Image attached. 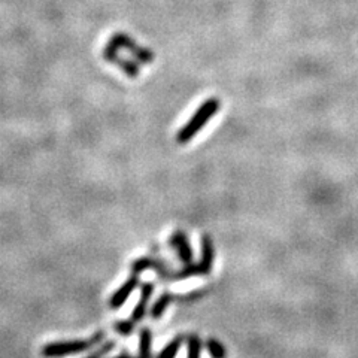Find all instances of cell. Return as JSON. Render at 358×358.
Returning <instances> with one entry per match:
<instances>
[{
  "mask_svg": "<svg viewBox=\"0 0 358 358\" xmlns=\"http://www.w3.org/2000/svg\"><path fill=\"white\" fill-rule=\"evenodd\" d=\"M103 338H105L103 331H96L93 336H90L88 339L51 342V343L43 345L42 355L45 358H62V357H67V355H75V354L92 350L93 346L102 342Z\"/></svg>",
  "mask_w": 358,
  "mask_h": 358,
  "instance_id": "6da1fadb",
  "label": "cell"
},
{
  "mask_svg": "<svg viewBox=\"0 0 358 358\" xmlns=\"http://www.w3.org/2000/svg\"><path fill=\"white\" fill-rule=\"evenodd\" d=\"M206 350L210 355V358H226L227 350L220 341L217 339H208L206 341Z\"/></svg>",
  "mask_w": 358,
  "mask_h": 358,
  "instance_id": "4fadbf2b",
  "label": "cell"
},
{
  "mask_svg": "<svg viewBox=\"0 0 358 358\" xmlns=\"http://www.w3.org/2000/svg\"><path fill=\"white\" fill-rule=\"evenodd\" d=\"M172 248L176 251L179 260H181L184 264L193 263L194 260V252H193V246L189 245V241L187 238V234L181 230H178L172 234V238L169 241Z\"/></svg>",
  "mask_w": 358,
  "mask_h": 358,
  "instance_id": "5b68a950",
  "label": "cell"
},
{
  "mask_svg": "<svg viewBox=\"0 0 358 358\" xmlns=\"http://www.w3.org/2000/svg\"><path fill=\"white\" fill-rule=\"evenodd\" d=\"M134 326H136V324H134L133 321H130V320H122V321H117V322H115L114 329H115V331H117L118 334H121V336H130V334L133 333V330H134Z\"/></svg>",
  "mask_w": 358,
  "mask_h": 358,
  "instance_id": "2e32d148",
  "label": "cell"
},
{
  "mask_svg": "<svg viewBox=\"0 0 358 358\" xmlns=\"http://www.w3.org/2000/svg\"><path fill=\"white\" fill-rule=\"evenodd\" d=\"M182 342H184L182 336H178V338H175L164 346V348L160 351V354L157 355V358H176V354L179 350H181Z\"/></svg>",
  "mask_w": 358,
  "mask_h": 358,
  "instance_id": "7c38bea8",
  "label": "cell"
},
{
  "mask_svg": "<svg viewBox=\"0 0 358 358\" xmlns=\"http://www.w3.org/2000/svg\"><path fill=\"white\" fill-rule=\"evenodd\" d=\"M145 271H155L157 273L162 276H164L167 272L171 271L169 266H167L164 262L152 259V257H142V259H138L136 262H133L131 264V272L134 275H139Z\"/></svg>",
  "mask_w": 358,
  "mask_h": 358,
  "instance_id": "9c48e42d",
  "label": "cell"
},
{
  "mask_svg": "<svg viewBox=\"0 0 358 358\" xmlns=\"http://www.w3.org/2000/svg\"><path fill=\"white\" fill-rule=\"evenodd\" d=\"M220 106H221L220 100L215 97H210L206 100V102L201 103L199 106V109L196 110V114L188 120V122L181 130L178 131V134H176L178 143L184 145V143L192 141L196 134L208 124L209 120L217 114V112L220 110Z\"/></svg>",
  "mask_w": 358,
  "mask_h": 358,
  "instance_id": "7a4b0ae2",
  "label": "cell"
},
{
  "mask_svg": "<svg viewBox=\"0 0 358 358\" xmlns=\"http://www.w3.org/2000/svg\"><path fill=\"white\" fill-rule=\"evenodd\" d=\"M103 57L108 63H112V64H115L117 67H120V69L130 78H136L139 75L138 63H134L133 60L122 57L120 50L115 47V45H112L109 42L106 43V47L103 50Z\"/></svg>",
  "mask_w": 358,
  "mask_h": 358,
  "instance_id": "277c9868",
  "label": "cell"
},
{
  "mask_svg": "<svg viewBox=\"0 0 358 358\" xmlns=\"http://www.w3.org/2000/svg\"><path fill=\"white\" fill-rule=\"evenodd\" d=\"M114 348H115V342L114 341H108L102 346H99V348H96L92 354L87 355L85 358H105V355H108Z\"/></svg>",
  "mask_w": 358,
  "mask_h": 358,
  "instance_id": "9a60e30c",
  "label": "cell"
},
{
  "mask_svg": "<svg viewBox=\"0 0 358 358\" xmlns=\"http://www.w3.org/2000/svg\"><path fill=\"white\" fill-rule=\"evenodd\" d=\"M152 333L150 329H142L139 334V355L138 358H152L151 357Z\"/></svg>",
  "mask_w": 358,
  "mask_h": 358,
  "instance_id": "8fae6325",
  "label": "cell"
},
{
  "mask_svg": "<svg viewBox=\"0 0 358 358\" xmlns=\"http://www.w3.org/2000/svg\"><path fill=\"white\" fill-rule=\"evenodd\" d=\"M138 285H139V275H134L133 273L127 279V281L122 284L118 289H115V293L110 296V299H109V308H112V309L121 308L129 300V297L131 296L133 291L136 289Z\"/></svg>",
  "mask_w": 358,
  "mask_h": 358,
  "instance_id": "8992f818",
  "label": "cell"
},
{
  "mask_svg": "<svg viewBox=\"0 0 358 358\" xmlns=\"http://www.w3.org/2000/svg\"><path fill=\"white\" fill-rule=\"evenodd\" d=\"M201 255H200V262L197 263L201 275H208L212 271V266H214V260H215V248H214V242H212L209 234H203L201 236Z\"/></svg>",
  "mask_w": 358,
  "mask_h": 358,
  "instance_id": "ba28073f",
  "label": "cell"
},
{
  "mask_svg": "<svg viewBox=\"0 0 358 358\" xmlns=\"http://www.w3.org/2000/svg\"><path fill=\"white\" fill-rule=\"evenodd\" d=\"M114 358H138V357H131V355H129V354H120V355H117V357H114Z\"/></svg>",
  "mask_w": 358,
  "mask_h": 358,
  "instance_id": "e0dca14e",
  "label": "cell"
},
{
  "mask_svg": "<svg viewBox=\"0 0 358 358\" xmlns=\"http://www.w3.org/2000/svg\"><path fill=\"white\" fill-rule=\"evenodd\" d=\"M109 43L115 45L120 50L129 51L134 57V60H138L139 63L150 64L154 62V52L148 48L141 47V45L134 42L129 35H126V33H115V35H112Z\"/></svg>",
  "mask_w": 358,
  "mask_h": 358,
  "instance_id": "3957f363",
  "label": "cell"
},
{
  "mask_svg": "<svg viewBox=\"0 0 358 358\" xmlns=\"http://www.w3.org/2000/svg\"><path fill=\"white\" fill-rule=\"evenodd\" d=\"M175 299H176V296H173L171 293H163L159 299L155 300V303L151 308V312H150L151 318H154V320L162 318L164 315V312L167 310V308L172 305V301Z\"/></svg>",
  "mask_w": 358,
  "mask_h": 358,
  "instance_id": "30bf717a",
  "label": "cell"
},
{
  "mask_svg": "<svg viewBox=\"0 0 358 358\" xmlns=\"http://www.w3.org/2000/svg\"><path fill=\"white\" fill-rule=\"evenodd\" d=\"M154 293V285L151 282H145L141 287V296H139V301L138 305L134 306L131 315H130V321H133L134 324L141 322L145 315H147V310H148V305H150V299L152 297Z\"/></svg>",
  "mask_w": 358,
  "mask_h": 358,
  "instance_id": "52a82bcc",
  "label": "cell"
},
{
  "mask_svg": "<svg viewBox=\"0 0 358 358\" xmlns=\"http://www.w3.org/2000/svg\"><path fill=\"white\" fill-rule=\"evenodd\" d=\"M200 351H201V341L199 339V336L196 334L189 336L187 358H200Z\"/></svg>",
  "mask_w": 358,
  "mask_h": 358,
  "instance_id": "5bb4252c",
  "label": "cell"
}]
</instances>
